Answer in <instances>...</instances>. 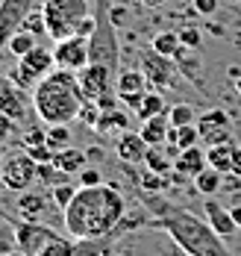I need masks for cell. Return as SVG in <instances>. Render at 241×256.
Returning <instances> with one entry per match:
<instances>
[{"label": "cell", "instance_id": "cell-24", "mask_svg": "<svg viewBox=\"0 0 241 256\" xmlns=\"http://www.w3.org/2000/svg\"><path fill=\"white\" fill-rule=\"evenodd\" d=\"M171 106L165 103V98H162V92H156V88H150L147 94H144V100H141V106L135 109V118L138 121H147V118H156V115H165Z\"/></svg>", "mask_w": 241, "mask_h": 256}, {"label": "cell", "instance_id": "cell-11", "mask_svg": "<svg viewBox=\"0 0 241 256\" xmlns=\"http://www.w3.org/2000/svg\"><path fill=\"white\" fill-rule=\"evenodd\" d=\"M56 68H68V71H82L91 62V48H88V36H71L56 42L53 48Z\"/></svg>", "mask_w": 241, "mask_h": 256}, {"label": "cell", "instance_id": "cell-35", "mask_svg": "<svg viewBox=\"0 0 241 256\" xmlns=\"http://www.w3.org/2000/svg\"><path fill=\"white\" fill-rule=\"evenodd\" d=\"M100 112H103V109H100L94 100H85V103H82V109H80V118H77V121H82L85 127L94 130V127H97V121H100Z\"/></svg>", "mask_w": 241, "mask_h": 256}, {"label": "cell", "instance_id": "cell-42", "mask_svg": "<svg viewBox=\"0 0 241 256\" xmlns=\"http://www.w3.org/2000/svg\"><path fill=\"white\" fill-rule=\"evenodd\" d=\"M233 174L241 177V148H236V162H233Z\"/></svg>", "mask_w": 241, "mask_h": 256}, {"label": "cell", "instance_id": "cell-47", "mask_svg": "<svg viewBox=\"0 0 241 256\" xmlns=\"http://www.w3.org/2000/svg\"><path fill=\"white\" fill-rule=\"evenodd\" d=\"M0 80H3V65H0Z\"/></svg>", "mask_w": 241, "mask_h": 256}, {"label": "cell", "instance_id": "cell-9", "mask_svg": "<svg viewBox=\"0 0 241 256\" xmlns=\"http://www.w3.org/2000/svg\"><path fill=\"white\" fill-rule=\"evenodd\" d=\"M35 180H38V162H35L27 150L9 156V159L3 162V177H0V182H3L9 192H15V194H18V192H27Z\"/></svg>", "mask_w": 241, "mask_h": 256}, {"label": "cell", "instance_id": "cell-20", "mask_svg": "<svg viewBox=\"0 0 241 256\" xmlns=\"http://www.w3.org/2000/svg\"><path fill=\"white\" fill-rule=\"evenodd\" d=\"M168 130H171V118H168V112L165 115H156V118H147V121H141V138L150 144V148H159L168 142Z\"/></svg>", "mask_w": 241, "mask_h": 256}, {"label": "cell", "instance_id": "cell-40", "mask_svg": "<svg viewBox=\"0 0 241 256\" xmlns=\"http://www.w3.org/2000/svg\"><path fill=\"white\" fill-rule=\"evenodd\" d=\"M197 15H215L218 12V0H191Z\"/></svg>", "mask_w": 241, "mask_h": 256}, {"label": "cell", "instance_id": "cell-21", "mask_svg": "<svg viewBox=\"0 0 241 256\" xmlns=\"http://www.w3.org/2000/svg\"><path fill=\"white\" fill-rule=\"evenodd\" d=\"M206 162H209V168L221 171V174H233L236 144H233V142H224V144H212V148H206Z\"/></svg>", "mask_w": 241, "mask_h": 256}, {"label": "cell", "instance_id": "cell-18", "mask_svg": "<svg viewBox=\"0 0 241 256\" xmlns=\"http://www.w3.org/2000/svg\"><path fill=\"white\" fill-rule=\"evenodd\" d=\"M115 92H118V98L124 100V98H130V94H147L150 92V82L144 77V71L138 68H127V71H121L118 80H115Z\"/></svg>", "mask_w": 241, "mask_h": 256}, {"label": "cell", "instance_id": "cell-14", "mask_svg": "<svg viewBox=\"0 0 241 256\" xmlns=\"http://www.w3.org/2000/svg\"><path fill=\"white\" fill-rule=\"evenodd\" d=\"M147 142L141 138V132H124V136H118V142H115V154L121 162H127V165H138V162H144V156H147Z\"/></svg>", "mask_w": 241, "mask_h": 256}, {"label": "cell", "instance_id": "cell-36", "mask_svg": "<svg viewBox=\"0 0 241 256\" xmlns=\"http://www.w3.org/2000/svg\"><path fill=\"white\" fill-rule=\"evenodd\" d=\"M177 144H180L183 150H186V148H194V144H200V130H197V124H186V127H180Z\"/></svg>", "mask_w": 241, "mask_h": 256}, {"label": "cell", "instance_id": "cell-5", "mask_svg": "<svg viewBox=\"0 0 241 256\" xmlns=\"http://www.w3.org/2000/svg\"><path fill=\"white\" fill-rule=\"evenodd\" d=\"M41 18H44V32L62 42L80 32V24L91 15L88 0H41Z\"/></svg>", "mask_w": 241, "mask_h": 256}, {"label": "cell", "instance_id": "cell-27", "mask_svg": "<svg viewBox=\"0 0 241 256\" xmlns=\"http://www.w3.org/2000/svg\"><path fill=\"white\" fill-rule=\"evenodd\" d=\"M221 182H224V174H221V171H215V168H203V171L194 177V188H197L200 194L212 198V194H218Z\"/></svg>", "mask_w": 241, "mask_h": 256}, {"label": "cell", "instance_id": "cell-46", "mask_svg": "<svg viewBox=\"0 0 241 256\" xmlns=\"http://www.w3.org/2000/svg\"><path fill=\"white\" fill-rule=\"evenodd\" d=\"M236 88H239V94H241V77H239V80H236Z\"/></svg>", "mask_w": 241, "mask_h": 256}, {"label": "cell", "instance_id": "cell-23", "mask_svg": "<svg viewBox=\"0 0 241 256\" xmlns=\"http://www.w3.org/2000/svg\"><path fill=\"white\" fill-rule=\"evenodd\" d=\"M227 127H230V118H227L224 109H209V112H203V115L197 118L200 142H206L209 136H215V132H221V130H227Z\"/></svg>", "mask_w": 241, "mask_h": 256}, {"label": "cell", "instance_id": "cell-30", "mask_svg": "<svg viewBox=\"0 0 241 256\" xmlns=\"http://www.w3.org/2000/svg\"><path fill=\"white\" fill-rule=\"evenodd\" d=\"M168 118H171V124H174V127L197 124V112H194V106H191V103H174V106L168 109Z\"/></svg>", "mask_w": 241, "mask_h": 256}, {"label": "cell", "instance_id": "cell-26", "mask_svg": "<svg viewBox=\"0 0 241 256\" xmlns=\"http://www.w3.org/2000/svg\"><path fill=\"white\" fill-rule=\"evenodd\" d=\"M71 177H74V174L62 171L56 162H41V165H38V182H41V186H47V188L62 186V182H71Z\"/></svg>", "mask_w": 241, "mask_h": 256}, {"label": "cell", "instance_id": "cell-41", "mask_svg": "<svg viewBox=\"0 0 241 256\" xmlns=\"http://www.w3.org/2000/svg\"><path fill=\"white\" fill-rule=\"evenodd\" d=\"M12 130H15V118H9V115L0 112V142H6L12 136Z\"/></svg>", "mask_w": 241, "mask_h": 256}, {"label": "cell", "instance_id": "cell-28", "mask_svg": "<svg viewBox=\"0 0 241 256\" xmlns=\"http://www.w3.org/2000/svg\"><path fill=\"white\" fill-rule=\"evenodd\" d=\"M150 48H153V50H159L162 56H171V59H177V53L183 50L180 32H159V36H153Z\"/></svg>", "mask_w": 241, "mask_h": 256}, {"label": "cell", "instance_id": "cell-4", "mask_svg": "<svg viewBox=\"0 0 241 256\" xmlns=\"http://www.w3.org/2000/svg\"><path fill=\"white\" fill-rule=\"evenodd\" d=\"M12 227H15V236H18V248L27 256H74L77 254L74 242H68L65 236L53 232V227H47L41 221L21 218Z\"/></svg>", "mask_w": 241, "mask_h": 256}, {"label": "cell", "instance_id": "cell-10", "mask_svg": "<svg viewBox=\"0 0 241 256\" xmlns=\"http://www.w3.org/2000/svg\"><path fill=\"white\" fill-rule=\"evenodd\" d=\"M35 6H41V0H0V48H6L9 38L24 30Z\"/></svg>", "mask_w": 241, "mask_h": 256}, {"label": "cell", "instance_id": "cell-48", "mask_svg": "<svg viewBox=\"0 0 241 256\" xmlns=\"http://www.w3.org/2000/svg\"><path fill=\"white\" fill-rule=\"evenodd\" d=\"M183 256H191V254H183Z\"/></svg>", "mask_w": 241, "mask_h": 256}, {"label": "cell", "instance_id": "cell-17", "mask_svg": "<svg viewBox=\"0 0 241 256\" xmlns=\"http://www.w3.org/2000/svg\"><path fill=\"white\" fill-rule=\"evenodd\" d=\"M203 168H209V162H206V150H200V144L180 150V156L174 159V171H177V174H183V177L194 180Z\"/></svg>", "mask_w": 241, "mask_h": 256}, {"label": "cell", "instance_id": "cell-6", "mask_svg": "<svg viewBox=\"0 0 241 256\" xmlns=\"http://www.w3.org/2000/svg\"><path fill=\"white\" fill-rule=\"evenodd\" d=\"M109 9L112 3L109 0H97V26L94 32L88 36V48H91V62H100V65H109L112 71H118V56H121V48H118V26L112 24L109 18Z\"/></svg>", "mask_w": 241, "mask_h": 256}, {"label": "cell", "instance_id": "cell-45", "mask_svg": "<svg viewBox=\"0 0 241 256\" xmlns=\"http://www.w3.org/2000/svg\"><path fill=\"white\" fill-rule=\"evenodd\" d=\"M3 162H6V159H3V156H0V177H3Z\"/></svg>", "mask_w": 241, "mask_h": 256}, {"label": "cell", "instance_id": "cell-13", "mask_svg": "<svg viewBox=\"0 0 241 256\" xmlns=\"http://www.w3.org/2000/svg\"><path fill=\"white\" fill-rule=\"evenodd\" d=\"M203 212H206V221L215 227V232H218L221 238H233V236L239 232V224H236L233 212L221 204V200H215V194L209 200H203Z\"/></svg>", "mask_w": 241, "mask_h": 256}, {"label": "cell", "instance_id": "cell-22", "mask_svg": "<svg viewBox=\"0 0 241 256\" xmlns=\"http://www.w3.org/2000/svg\"><path fill=\"white\" fill-rule=\"evenodd\" d=\"M53 162L62 168V171H68V174H80L82 168H85V162H88V150H80V148H62V150H56L53 154Z\"/></svg>", "mask_w": 241, "mask_h": 256}, {"label": "cell", "instance_id": "cell-3", "mask_svg": "<svg viewBox=\"0 0 241 256\" xmlns=\"http://www.w3.org/2000/svg\"><path fill=\"white\" fill-rule=\"evenodd\" d=\"M82 103H85V94L80 88L77 71H68V68H53L32 88V106L47 127L71 124L74 118H80Z\"/></svg>", "mask_w": 241, "mask_h": 256}, {"label": "cell", "instance_id": "cell-39", "mask_svg": "<svg viewBox=\"0 0 241 256\" xmlns=\"http://www.w3.org/2000/svg\"><path fill=\"white\" fill-rule=\"evenodd\" d=\"M35 144H47V130L32 127L27 136H24V148H35Z\"/></svg>", "mask_w": 241, "mask_h": 256}, {"label": "cell", "instance_id": "cell-37", "mask_svg": "<svg viewBox=\"0 0 241 256\" xmlns=\"http://www.w3.org/2000/svg\"><path fill=\"white\" fill-rule=\"evenodd\" d=\"M180 42H183V48H188V50H197L200 42H203V36H200V30L186 26V30H180Z\"/></svg>", "mask_w": 241, "mask_h": 256}, {"label": "cell", "instance_id": "cell-34", "mask_svg": "<svg viewBox=\"0 0 241 256\" xmlns=\"http://www.w3.org/2000/svg\"><path fill=\"white\" fill-rule=\"evenodd\" d=\"M15 250H18V236H15V227L0 224V256H12Z\"/></svg>", "mask_w": 241, "mask_h": 256}, {"label": "cell", "instance_id": "cell-2", "mask_svg": "<svg viewBox=\"0 0 241 256\" xmlns=\"http://www.w3.org/2000/svg\"><path fill=\"white\" fill-rule=\"evenodd\" d=\"M144 206H147V212H150L147 227L168 232V236L183 248V254H191V256H233L224 248V238L215 232V227L206 218L188 212L183 206L168 204V200H162L159 194H147Z\"/></svg>", "mask_w": 241, "mask_h": 256}, {"label": "cell", "instance_id": "cell-25", "mask_svg": "<svg viewBox=\"0 0 241 256\" xmlns=\"http://www.w3.org/2000/svg\"><path fill=\"white\" fill-rule=\"evenodd\" d=\"M144 165H147V171H156V174H171V168H174V159L168 156L165 144H159V148H147Z\"/></svg>", "mask_w": 241, "mask_h": 256}, {"label": "cell", "instance_id": "cell-31", "mask_svg": "<svg viewBox=\"0 0 241 256\" xmlns=\"http://www.w3.org/2000/svg\"><path fill=\"white\" fill-rule=\"evenodd\" d=\"M77 188H80L77 182H62V186H53V188H50V198H53V206H59V209L65 212V209H68V204L74 200Z\"/></svg>", "mask_w": 241, "mask_h": 256}, {"label": "cell", "instance_id": "cell-33", "mask_svg": "<svg viewBox=\"0 0 241 256\" xmlns=\"http://www.w3.org/2000/svg\"><path fill=\"white\" fill-rule=\"evenodd\" d=\"M138 182H141V188H144L147 194H159L162 188L168 186V174H156V171H147V174H141V177H138Z\"/></svg>", "mask_w": 241, "mask_h": 256}, {"label": "cell", "instance_id": "cell-32", "mask_svg": "<svg viewBox=\"0 0 241 256\" xmlns=\"http://www.w3.org/2000/svg\"><path fill=\"white\" fill-rule=\"evenodd\" d=\"M47 144H50L53 150L68 148V144H71V130H68V124H50V127H47Z\"/></svg>", "mask_w": 241, "mask_h": 256}, {"label": "cell", "instance_id": "cell-8", "mask_svg": "<svg viewBox=\"0 0 241 256\" xmlns=\"http://www.w3.org/2000/svg\"><path fill=\"white\" fill-rule=\"evenodd\" d=\"M141 71H144V77H147V82H150V88H156V92H168V88H174L177 80H180L177 59L162 56V53L153 50V48L141 53Z\"/></svg>", "mask_w": 241, "mask_h": 256}, {"label": "cell", "instance_id": "cell-1", "mask_svg": "<svg viewBox=\"0 0 241 256\" xmlns=\"http://www.w3.org/2000/svg\"><path fill=\"white\" fill-rule=\"evenodd\" d=\"M127 200L115 186H80L65 209V230L77 242H103L121 232Z\"/></svg>", "mask_w": 241, "mask_h": 256}, {"label": "cell", "instance_id": "cell-38", "mask_svg": "<svg viewBox=\"0 0 241 256\" xmlns=\"http://www.w3.org/2000/svg\"><path fill=\"white\" fill-rule=\"evenodd\" d=\"M77 177H80V186H100V182H103V174H100L97 168H88V165L82 168Z\"/></svg>", "mask_w": 241, "mask_h": 256}, {"label": "cell", "instance_id": "cell-7", "mask_svg": "<svg viewBox=\"0 0 241 256\" xmlns=\"http://www.w3.org/2000/svg\"><path fill=\"white\" fill-rule=\"evenodd\" d=\"M53 68H56V56L47 50V48H38V44H35L27 56L18 59V68L12 71V82L21 86V88H29V86L35 88Z\"/></svg>", "mask_w": 241, "mask_h": 256}, {"label": "cell", "instance_id": "cell-19", "mask_svg": "<svg viewBox=\"0 0 241 256\" xmlns=\"http://www.w3.org/2000/svg\"><path fill=\"white\" fill-rule=\"evenodd\" d=\"M130 130V115L118 106V109H109V112H100V121H97V127L94 132H103V136H124Z\"/></svg>", "mask_w": 241, "mask_h": 256}, {"label": "cell", "instance_id": "cell-43", "mask_svg": "<svg viewBox=\"0 0 241 256\" xmlns=\"http://www.w3.org/2000/svg\"><path fill=\"white\" fill-rule=\"evenodd\" d=\"M138 6H147V9H156V6H162L165 0H135Z\"/></svg>", "mask_w": 241, "mask_h": 256}, {"label": "cell", "instance_id": "cell-15", "mask_svg": "<svg viewBox=\"0 0 241 256\" xmlns=\"http://www.w3.org/2000/svg\"><path fill=\"white\" fill-rule=\"evenodd\" d=\"M0 112L9 115V118H15V121H24L27 103H24V98H21V86L0 80Z\"/></svg>", "mask_w": 241, "mask_h": 256}, {"label": "cell", "instance_id": "cell-44", "mask_svg": "<svg viewBox=\"0 0 241 256\" xmlns=\"http://www.w3.org/2000/svg\"><path fill=\"white\" fill-rule=\"evenodd\" d=\"M230 212H233V218H236V224H239V230H241V204H236Z\"/></svg>", "mask_w": 241, "mask_h": 256}, {"label": "cell", "instance_id": "cell-29", "mask_svg": "<svg viewBox=\"0 0 241 256\" xmlns=\"http://www.w3.org/2000/svg\"><path fill=\"white\" fill-rule=\"evenodd\" d=\"M6 48L15 53L18 59H21V56H27V53L35 48V32H32V30H18V32L9 38V44H6Z\"/></svg>", "mask_w": 241, "mask_h": 256}, {"label": "cell", "instance_id": "cell-12", "mask_svg": "<svg viewBox=\"0 0 241 256\" xmlns=\"http://www.w3.org/2000/svg\"><path fill=\"white\" fill-rule=\"evenodd\" d=\"M77 80H80V88L85 94V100H97L100 94L106 92H115V71L109 65H100V62H88L82 71H77Z\"/></svg>", "mask_w": 241, "mask_h": 256}, {"label": "cell", "instance_id": "cell-16", "mask_svg": "<svg viewBox=\"0 0 241 256\" xmlns=\"http://www.w3.org/2000/svg\"><path fill=\"white\" fill-rule=\"evenodd\" d=\"M47 194H41V192H18V200H15V212L21 215V218H27V221H41L44 218V212H47Z\"/></svg>", "mask_w": 241, "mask_h": 256}]
</instances>
